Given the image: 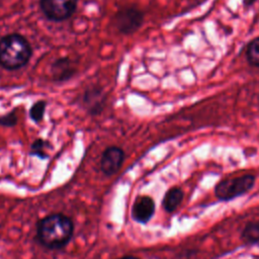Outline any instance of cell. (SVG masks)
<instances>
[{"instance_id": "6da1fadb", "label": "cell", "mask_w": 259, "mask_h": 259, "mask_svg": "<svg viewBox=\"0 0 259 259\" xmlns=\"http://www.w3.org/2000/svg\"><path fill=\"white\" fill-rule=\"evenodd\" d=\"M73 229L70 218L61 213L50 214L38 223L37 238L47 248L59 249L70 241Z\"/></svg>"}, {"instance_id": "7a4b0ae2", "label": "cell", "mask_w": 259, "mask_h": 259, "mask_svg": "<svg viewBox=\"0 0 259 259\" xmlns=\"http://www.w3.org/2000/svg\"><path fill=\"white\" fill-rule=\"evenodd\" d=\"M31 55V46L21 34L10 33L0 39V66L7 70L22 68Z\"/></svg>"}, {"instance_id": "3957f363", "label": "cell", "mask_w": 259, "mask_h": 259, "mask_svg": "<svg viewBox=\"0 0 259 259\" xmlns=\"http://www.w3.org/2000/svg\"><path fill=\"white\" fill-rule=\"evenodd\" d=\"M254 184L255 176L252 174L224 179L215 185L214 194L220 200L228 201L244 195L253 188Z\"/></svg>"}, {"instance_id": "277c9868", "label": "cell", "mask_w": 259, "mask_h": 259, "mask_svg": "<svg viewBox=\"0 0 259 259\" xmlns=\"http://www.w3.org/2000/svg\"><path fill=\"white\" fill-rule=\"evenodd\" d=\"M78 0H40V9L45 16L53 21H63L73 15Z\"/></svg>"}, {"instance_id": "5b68a950", "label": "cell", "mask_w": 259, "mask_h": 259, "mask_svg": "<svg viewBox=\"0 0 259 259\" xmlns=\"http://www.w3.org/2000/svg\"><path fill=\"white\" fill-rule=\"evenodd\" d=\"M115 27L124 34L137 31L144 21V12L137 7H124L114 15Z\"/></svg>"}, {"instance_id": "8992f818", "label": "cell", "mask_w": 259, "mask_h": 259, "mask_svg": "<svg viewBox=\"0 0 259 259\" xmlns=\"http://www.w3.org/2000/svg\"><path fill=\"white\" fill-rule=\"evenodd\" d=\"M124 159V152L121 148L116 146L108 147L102 153L100 159V169L106 175L116 173L122 165Z\"/></svg>"}, {"instance_id": "52a82bcc", "label": "cell", "mask_w": 259, "mask_h": 259, "mask_svg": "<svg viewBox=\"0 0 259 259\" xmlns=\"http://www.w3.org/2000/svg\"><path fill=\"white\" fill-rule=\"evenodd\" d=\"M82 102L85 109H87L91 115H97L105 106L106 94L99 87H91L84 92Z\"/></svg>"}, {"instance_id": "ba28073f", "label": "cell", "mask_w": 259, "mask_h": 259, "mask_svg": "<svg viewBox=\"0 0 259 259\" xmlns=\"http://www.w3.org/2000/svg\"><path fill=\"white\" fill-rule=\"evenodd\" d=\"M155 212V202L150 196H140L136 199L132 209V215L135 221L146 224Z\"/></svg>"}, {"instance_id": "9c48e42d", "label": "cell", "mask_w": 259, "mask_h": 259, "mask_svg": "<svg viewBox=\"0 0 259 259\" xmlns=\"http://www.w3.org/2000/svg\"><path fill=\"white\" fill-rule=\"evenodd\" d=\"M76 72V68L73 64V61L69 58H60L57 59L52 67V79L55 82H64L70 79Z\"/></svg>"}, {"instance_id": "30bf717a", "label": "cell", "mask_w": 259, "mask_h": 259, "mask_svg": "<svg viewBox=\"0 0 259 259\" xmlns=\"http://www.w3.org/2000/svg\"><path fill=\"white\" fill-rule=\"evenodd\" d=\"M184 193L181 188L179 187H172L170 188L164 195L163 198V207L168 212H173L181 203L183 199Z\"/></svg>"}, {"instance_id": "8fae6325", "label": "cell", "mask_w": 259, "mask_h": 259, "mask_svg": "<svg viewBox=\"0 0 259 259\" xmlns=\"http://www.w3.org/2000/svg\"><path fill=\"white\" fill-rule=\"evenodd\" d=\"M242 241L247 245L259 243V222L248 223L241 233Z\"/></svg>"}, {"instance_id": "7c38bea8", "label": "cell", "mask_w": 259, "mask_h": 259, "mask_svg": "<svg viewBox=\"0 0 259 259\" xmlns=\"http://www.w3.org/2000/svg\"><path fill=\"white\" fill-rule=\"evenodd\" d=\"M246 59L252 67L259 68V36L253 38L247 46Z\"/></svg>"}, {"instance_id": "4fadbf2b", "label": "cell", "mask_w": 259, "mask_h": 259, "mask_svg": "<svg viewBox=\"0 0 259 259\" xmlns=\"http://www.w3.org/2000/svg\"><path fill=\"white\" fill-rule=\"evenodd\" d=\"M47 102L45 100H38L35 103L32 104V106L29 109V117L34 122H39L44 118V114L46 111Z\"/></svg>"}, {"instance_id": "5bb4252c", "label": "cell", "mask_w": 259, "mask_h": 259, "mask_svg": "<svg viewBox=\"0 0 259 259\" xmlns=\"http://www.w3.org/2000/svg\"><path fill=\"white\" fill-rule=\"evenodd\" d=\"M48 147H49V143L47 141H45L42 139H37L31 145L30 154L40 157L41 159H45L48 157V154H47Z\"/></svg>"}, {"instance_id": "9a60e30c", "label": "cell", "mask_w": 259, "mask_h": 259, "mask_svg": "<svg viewBox=\"0 0 259 259\" xmlns=\"http://www.w3.org/2000/svg\"><path fill=\"white\" fill-rule=\"evenodd\" d=\"M17 122V115L15 111H10L5 115L0 116V124L3 126H13Z\"/></svg>"}, {"instance_id": "2e32d148", "label": "cell", "mask_w": 259, "mask_h": 259, "mask_svg": "<svg viewBox=\"0 0 259 259\" xmlns=\"http://www.w3.org/2000/svg\"><path fill=\"white\" fill-rule=\"evenodd\" d=\"M256 2V0H243V5L245 7H249L251 5H253Z\"/></svg>"}, {"instance_id": "e0dca14e", "label": "cell", "mask_w": 259, "mask_h": 259, "mask_svg": "<svg viewBox=\"0 0 259 259\" xmlns=\"http://www.w3.org/2000/svg\"><path fill=\"white\" fill-rule=\"evenodd\" d=\"M119 259H138V258L133 257V256H126V257H122V258H119Z\"/></svg>"}]
</instances>
